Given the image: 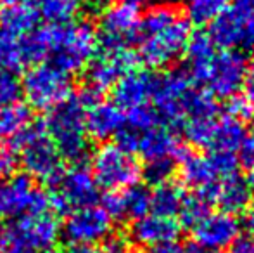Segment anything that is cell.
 Segmentation results:
<instances>
[{"mask_svg": "<svg viewBox=\"0 0 254 253\" xmlns=\"http://www.w3.org/2000/svg\"><path fill=\"white\" fill-rule=\"evenodd\" d=\"M49 194L26 173H12L0 180V219H19L28 213L47 212Z\"/></svg>", "mask_w": 254, "mask_h": 253, "instance_id": "obj_11", "label": "cell"}, {"mask_svg": "<svg viewBox=\"0 0 254 253\" xmlns=\"http://www.w3.org/2000/svg\"><path fill=\"white\" fill-rule=\"evenodd\" d=\"M246 182L249 184V187L254 189V167L249 169V173H248V179H246Z\"/></svg>", "mask_w": 254, "mask_h": 253, "instance_id": "obj_47", "label": "cell"}, {"mask_svg": "<svg viewBox=\"0 0 254 253\" xmlns=\"http://www.w3.org/2000/svg\"><path fill=\"white\" fill-rule=\"evenodd\" d=\"M253 113H254L253 106L249 104V101L246 97H237V95H234V97L228 99L227 115H230V116H234V118L244 122V120L251 118Z\"/></svg>", "mask_w": 254, "mask_h": 253, "instance_id": "obj_35", "label": "cell"}, {"mask_svg": "<svg viewBox=\"0 0 254 253\" xmlns=\"http://www.w3.org/2000/svg\"><path fill=\"white\" fill-rule=\"evenodd\" d=\"M26 66L21 47V37L0 28V71H19Z\"/></svg>", "mask_w": 254, "mask_h": 253, "instance_id": "obj_29", "label": "cell"}, {"mask_svg": "<svg viewBox=\"0 0 254 253\" xmlns=\"http://www.w3.org/2000/svg\"><path fill=\"white\" fill-rule=\"evenodd\" d=\"M185 52L189 61L187 73L209 95L230 99L244 87L248 63L239 51H216L209 35L197 33L194 37L190 35Z\"/></svg>", "mask_w": 254, "mask_h": 253, "instance_id": "obj_1", "label": "cell"}, {"mask_svg": "<svg viewBox=\"0 0 254 253\" xmlns=\"http://www.w3.org/2000/svg\"><path fill=\"white\" fill-rule=\"evenodd\" d=\"M64 253H102L101 248H97L95 245H76L69 243V247L64 250Z\"/></svg>", "mask_w": 254, "mask_h": 253, "instance_id": "obj_42", "label": "cell"}, {"mask_svg": "<svg viewBox=\"0 0 254 253\" xmlns=\"http://www.w3.org/2000/svg\"><path fill=\"white\" fill-rule=\"evenodd\" d=\"M137 58L130 49H101L87 64L88 85L99 92L114 87L121 77L135 70Z\"/></svg>", "mask_w": 254, "mask_h": 253, "instance_id": "obj_16", "label": "cell"}, {"mask_svg": "<svg viewBox=\"0 0 254 253\" xmlns=\"http://www.w3.org/2000/svg\"><path fill=\"white\" fill-rule=\"evenodd\" d=\"M0 253H33V252H30V250H24V248H21V247H14V245H7L5 243V248H3Z\"/></svg>", "mask_w": 254, "mask_h": 253, "instance_id": "obj_45", "label": "cell"}, {"mask_svg": "<svg viewBox=\"0 0 254 253\" xmlns=\"http://www.w3.org/2000/svg\"><path fill=\"white\" fill-rule=\"evenodd\" d=\"M102 243V253H131V240L123 234H107Z\"/></svg>", "mask_w": 254, "mask_h": 253, "instance_id": "obj_34", "label": "cell"}, {"mask_svg": "<svg viewBox=\"0 0 254 253\" xmlns=\"http://www.w3.org/2000/svg\"><path fill=\"white\" fill-rule=\"evenodd\" d=\"M12 144L19 153L21 165L26 170V175L40 179L51 186L64 172L63 156L59 155L42 123H30L24 130L14 135Z\"/></svg>", "mask_w": 254, "mask_h": 253, "instance_id": "obj_6", "label": "cell"}, {"mask_svg": "<svg viewBox=\"0 0 254 253\" xmlns=\"http://www.w3.org/2000/svg\"><path fill=\"white\" fill-rule=\"evenodd\" d=\"M61 236V226L51 212L28 213L10 224L3 231V241L7 245L21 247L30 252H49Z\"/></svg>", "mask_w": 254, "mask_h": 253, "instance_id": "obj_12", "label": "cell"}, {"mask_svg": "<svg viewBox=\"0 0 254 253\" xmlns=\"http://www.w3.org/2000/svg\"><path fill=\"white\" fill-rule=\"evenodd\" d=\"M38 17L40 16L31 2L12 3V5H5V9L0 14V28L17 37H24L37 28Z\"/></svg>", "mask_w": 254, "mask_h": 253, "instance_id": "obj_25", "label": "cell"}, {"mask_svg": "<svg viewBox=\"0 0 254 253\" xmlns=\"http://www.w3.org/2000/svg\"><path fill=\"white\" fill-rule=\"evenodd\" d=\"M3 231H5V229H3L2 222H0V243H2V241H3Z\"/></svg>", "mask_w": 254, "mask_h": 253, "instance_id": "obj_50", "label": "cell"}, {"mask_svg": "<svg viewBox=\"0 0 254 253\" xmlns=\"http://www.w3.org/2000/svg\"><path fill=\"white\" fill-rule=\"evenodd\" d=\"M21 87L28 104L37 109H51L71 95L69 75L52 66L51 63L35 64L31 70H28Z\"/></svg>", "mask_w": 254, "mask_h": 253, "instance_id": "obj_13", "label": "cell"}, {"mask_svg": "<svg viewBox=\"0 0 254 253\" xmlns=\"http://www.w3.org/2000/svg\"><path fill=\"white\" fill-rule=\"evenodd\" d=\"M44 253H52V252H44Z\"/></svg>", "mask_w": 254, "mask_h": 253, "instance_id": "obj_51", "label": "cell"}, {"mask_svg": "<svg viewBox=\"0 0 254 253\" xmlns=\"http://www.w3.org/2000/svg\"><path fill=\"white\" fill-rule=\"evenodd\" d=\"M99 199V184L92 170L76 163L64 170L59 179L51 184L49 203L57 213H69L76 208L95 205Z\"/></svg>", "mask_w": 254, "mask_h": 253, "instance_id": "obj_10", "label": "cell"}, {"mask_svg": "<svg viewBox=\"0 0 254 253\" xmlns=\"http://www.w3.org/2000/svg\"><path fill=\"white\" fill-rule=\"evenodd\" d=\"M138 7L128 2L109 5L101 17V33L97 35V47L128 49L138 38L140 30Z\"/></svg>", "mask_w": 254, "mask_h": 253, "instance_id": "obj_14", "label": "cell"}, {"mask_svg": "<svg viewBox=\"0 0 254 253\" xmlns=\"http://www.w3.org/2000/svg\"><path fill=\"white\" fill-rule=\"evenodd\" d=\"M209 205H211V201L204 194H201V192H194V194H190V196H184L180 210H178L182 226L194 229L204 217L209 213Z\"/></svg>", "mask_w": 254, "mask_h": 253, "instance_id": "obj_31", "label": "cell"}, {"mask_svg": "<svg viewBox=\"0 0 254 253\" xmlns=\"http://www.w3.org/2000/svg\"><path fill=\"white\" fill-rule=\"evenodd\" d=\"M216 47L232 49H254V23L237 14L234 9H227L220 17L211 23L207 33Z\"/></svg>", "mask_w": 254, "mask_h": 253, "instance_id": "obj_17", "label": "cell"}, {"mask_svg": "<svg viewBox=\"0 0 254 253\" xmlns=\"http://www.w3.org/2000/svg\"><path fill=\"white\" fill-rule=\"evenodd\" d=\"M135 151L140 153L145 162H152V160H175L177 162L182 158L185 149L177 134L164 123H159L142 132Z\"/></svg>", "mask_w": 254, "mask_h": 253, "instance_id": "obj_22", "label": "cell"}, {"mask_svg": "<svg viewBox=\"0 0 254 253\" xmlns=\"http://www.w3.org/2000/svg\"><path fill=\"white\" fill-rule=\"evenodd\" d=\"M33 3L38 16L47 23H69L74 19L80 2L78 0H28Z\"/></svg>", "mask_w": 254, "mask_h": 253, "instance_id": "obj_28", "label": "cell"}, {"mask_svg": "<svg viewBox=\"0 0 254 253\" xmlns=\"http://www.w3.org/2000/svg\"><path fill=\"white\" fill-rule=\"evenodd\" d=\"M180 162V177L185 186L201 192L211 203L214 201V192L223 180L237 175L239 160L234 153H209L194 155L185 151Z\"/></svg>", "mask_w": 254, "mask_h": 253, "instance_id": "obj_7", "label": "cell"}, {"mask_svg": "<svg viewBox=\"0 0 254 253\" xmlns=\"http://www.w3.org/2000/svg\"><path fill=\"white\" fill-rule=\"evenodd\" d=\"M228 253H254V233L248 231V233H239L235 240L228 245Z\"/></svg>", "mask_w": 254, "mask_h": 253, "instance_id": "obj_37", "label": "cell"}, {"mask_svg": "<svg viewBox=\"0 0 254 253\" xmlns=\"http://www.w3.org/2000/svg\"><path fill=\"white\" fill-rule=\"evenodd\" d=\"M178 234H180V224L173 217L152 212L133 220L130 229V240L131 243H137L140 247L154 248L157 245L177 241Z\"/></svg>", "mask_w": 254, "mask_h": 253, "instance_id": "obj_19", "label": "cell"}, {"mask_svg": "<svg viewBox=\"0 0 254 253\" xmlns=\"http://www.w3.org/2000/svg\"><path fill=\"white\" fill-rule=\"evenodd\" d=\"M151 101L154 111L164 125H184L199 116L216 115L213 95L199 88L187 71L173 70L156 78Z\"/></svg>", "mask_w": 254, "mask_h": 253, "instance_id": "obj_3", "label": "cell"}, {"mask_svg": "<svg viewBox=\"0 0 254 253\" xmlns=\"http://www.w3.org/2000/svg\"><path fill=\"white\" fill-rule=\"evenodd\" d=\"M113 219L102 206H83L69 212L63 226V233L69 243L95 245L111 234Z\"/></svg>", "mask_w": 254, "mask_h": 253, "instance_id": "obj_15", "label": "cell"}, {"mask_svg": "<svg viewBox=\"0 0 254 253\" xmlns=\"http://www.w3.org/2000/svg\"><path fill=\"white\" fill-rule=\"evenodd\" d=\"M102 208L109 213L113 220H137L151 210V192L147 187L137 184L123 189V192L111 191L109 194L104 196Z\"/></svg>", "mask_w": 254, "mask_h": 253, "instance_id": "obj_20", "label": "cell"}, {"mask_svg": "<svg viewBox=\"0 0 254 253\" xmlns=\"http://www.w3.org/2000/svg\"><path fill=\"white\" fill-rule=\"evenodd\" d=\"M251 215H249V222H251V226L254 227V201L251 203Z\"/></svg>", "mask_w": 254, "mask_h": 253, "instance_id": "obj_49", "label": "cell"}, {"mask_svg": "<svg viewBox=\"0 0 254 253\" xmlns=\"http://www.w3.org/2000/svg\"><path fill=\"white\" fill-rule=\"evenodd\" d=\"M239 162L244 167L251 169L254 167V128L246 132L244 139H242L241 146H239Z\"/></svg>", "mask_w": 254, "mask_h": 253, "instance_id": "obj_36", "label": "cell"}, {"mask_svg": "<svg viewBox=\"0 0 254 253\" xmlns=\"http://www.w3.org/2000/svg\"><path fill=\"white\" fill-rule=\"evenodd\" d=\"M190 24L173 5H154L140 21L138 58L149 68H166L185 54Z\"/></svg>", "mask_w": 254, "mask_h": 253, "instance_id": "obj_2", "label": "cell"}, {"mask_svg": "<svg viewBox=\"0 0 254 253\" xmlns=\"http://www.w3.org/2000/svg\"><path fill=\"white\" fill-rule=\"evenodd\" d=\"M92 173L99 187L123 191L138 182L142 169L133 153L118 144H104L92 156Z\"/></svg>", "mask_w": 254, "mask_h": 253, "instance_id": "obj_9", "label": "cell"}, {"mask_svg": "<svg viewBox=\"0 0 254 253\" xmlns=\"http://www.w3.org/2000/svg\"><path fill=\"white\" fill-rule=\"evenodd\" d=\"M127 2L135 7H142V5H154V3H157L159 0H127Z\"/></svg>", "mask_w": 254, "mask_h": 253, "instance_id": "obj_46", "label": "cell"}, {"mask_svg": "<svg viewBox=\"0 0 254 253\" xmlns=\"http://www.w3.org/2000/svg\"><path fill=\"white\" fill-rule=\"evenodd\" d=\"M78 2L83 3V5L90 10H104L109 5H113L114 0H78Z\"/></svg>", "mask_w": 254, "mask_h": 253, "instance_id": "obj_43", "label": "cell"}, {"mask_svg": "<svg viewBox=\"0 0 254 253\" xmlns=\"http://www.w3.org/2000/svg\"><path fill=\"white\" fill-rule=\"evenodd\" d=\"M23 95L21 80L12 71H0V108L17 102Z\"/></svg>", "mask_w": 254, "mask_h": 253, "instance_id": "obj_32", "label": "cell"}, {"mask_svg": "<svg viewBox=\"0 0 254 253\" xmlns=\"http://www.w3.org/2000/svg\"><path fill=\"white\" fill-rule=\"evenodd\" d=\"M149 253H185V248H182L177 241H171V243L157 245V247L151 248Z\"/></svg>", "mask_w": 254, "mask_h": 253, "instance_id": "obj_41", "label": "cell"}, {"mask_svg": "<svg viewBox=\"0 0 254 253\" xmlns=\"http://www.w3.org/2000/svg\"><path fill=\"white\" fill-rule=\"evenodd\" d=\"M251 187L244 179L239 175H234L230 179L223 180L218 186L214 192V203L221 206L223 212H228L232 215H239V213L246 212L253 203Z\"/></svg>", "mask_w": 254, "mask_h": 253, "instance_id": "obj_24", "label": "cell"}, {"mask_svg": "<svg viewBox=\"0 0 254 253\" xmlns=\"http://www.w3.org/2000/svg\"><path fill=\"white\" fill-rule=\"evenodd\" d=\"M185 135L194 146L207 149L209 153H234L239 149L246 135L244 122L230 115L199 116L185 122Z\"/></svg>", "mask_w": 254, "mask_h": 253, "instance_id": "obj_8", "label": "cell"}, {"mask_svg": "<svg viewBox=\"0 0 254 253\" xmlns=\"http://www.w3.org/2000/svg\"><path fill=\"white\" fill-rule=\"evenodd\" d=\"M125 123V113L114 102L97 101L87 109L85 128L87 135L97 141H106L118 134Z\"/></svg>", "mask_w": 254, "mask_h": 253, "instance_id": "obj_23", "label": "cell"}, {"mask_svg": "<svg viewBox=\"0 0 254 253\" xmlns=\"http://www.w3.org/2000/svg\"><path fill=\"white\" fill-rule=\"evenodd\" d=\"M3 5H12V3H19V2H24V0H0Z\"/></svg>", "mask_w": 254, "mask_h": 253, "instance_id": "obj_48", "label": "cell"}, {"mask_svg": "<svg viewBox=\"0 0 254 253\" xmlns=\"http://www.w3.org/2000/svg\"><path fill=\"white\" fill-rule=\"evenodd\" d=\"M156 75L142 70H131L114 85V104L123 111L145 106L152 97Z\"/></svg>", "mask_w": 254, "mask_h": 253, "instance_id": "obj_21", "label": "cell"}, {"mask_svg": "<svg viewBox=\"0 0 254 253\" xmlns=\"http://www.w3.org/2000/svg\"><path fill=\"white\" fill-rule=\"evenodd\" d=\"M230 0H184L187 17L195 24H209L228 9Z\"/></svg>", "mask_w": 254, "mask_h": 253, "instance_id": "obj_30", "label": "cell"}, {"mask_svg": "<svg viewBox=\"0 0 254 253\" xmlns=\"http://www.w3.org/2000/svg\"><path fill=\"white\" fill-rule=\"evenodd\" d=\"M175 172V160H152L145 162V177L152 184H161L170 180Z\"/></svg>", "mask_w": 254, "mask_h": 253, "instance_id": "obj_33", "label": "cell"}, {"mask_svg": "<svg viewBox=\"0 0 254 253\" xmlns=\"http://www.w3.org/2000/svg\"><path fill=\"white\" fill-rule=\"evenodd\" d=\"M16 163L17 160L14 156L12 149H9L7 146H0V180L12 175L14 169H16Z\"/></svg>", "mask_w": 254, "mask_h": 253, "instance_id": "obj_38", "label": "cell"}, {"mask_svg": "<svg viewBox=\"0 0 254 253\" xmlns=\"http://www.w3.org/2000/svg\"><path fill=\"white\" fill-rule=\"evenodd\" d=\"M184 196L185 194L182 192L180 187L177 184L170 182V180L156 184L154 191L151 192V210L154 213H159V215L175 217L178 215Z\"/></svg>", "mask_w": 254, "mask_h": 253, "instance_id": "obj_26", "label": "cell"}, {"mask_svg": "<svg viewBox=\"0 0 254 253\" xmlns=\"http://www.w3.org/2000/svg\"><path fill=\"white\" fill-rule=\"evenodd\" d=\"M185 253H223L221 250H216V248H209V247H202V245L192 243L190 247L185 250Z\"/></svg>", "mask_w": 254, "mask_h": 253, "instance_id": "obj_44", "label": "cell"}, {"mask_svg": "<svg viewBox=\"0 0 254 253\" xmlns=\"http://www.w3.org/2000/svg\"><path fill=\"white\" fill-rule=\"evenodd\" d=\"M31 123V111L23 102H12L0 108V139H12Z\"/></svg>", "mask_w": 254, "mask_h": 253, "instance_id": "obj_27", "label": "cell"}, {"mask_svg": "<svg viewBox=\"0 0 254 253\" xmlns=\"http://www.w3.org/2000/svg\"><path fill=\"white\" fill-rule=\"evenodd\" d=\"M195 238V243L209 248H221L228 247L241 233V224L237 215H232L228 212H216L207 213L206 217L192 229Z\"/></svg>", "mask_w": 254, "mask_h": 253, "instance_id": "obj_18", "label": "cell"}, {"mask_svg": "<svg viewBox=\"0 0 254 253\" xmlns=\"http://www.w3.org/2000/svg\"><path fill=\"white\" fill-rule=\"evenodd\" d=\"M244 90H246V99H248L249 104L253 106V111H254V58L251 64L248 66V71H246Z\"/></svg>", "mask_w": 254, "mask_h": 253, "instance_id": "obj_40", "label": "cell"}, {"mask_svg": "<svg viewBox=\"0 0 254 253\" xmlns=\"http://www.w3.org/2000/svg\"><path fill=\"white\" fill-rule=\"evenodd\" d=\"M87 106L76 94L67 95L47 109L42 127L56 144L63 160L81 163L88 156V135L85 128Z\"/></svg>", "mask_w": 254, "mask_h": 253, "instance_id": "obj_5", "label": "cell"}, {"mask_svg": "<svg viewBox=\"0 0 254 253\" xmlns=\"http://www.w3.org/2000/svg\"><path fill=\"white\" fill-rule=\"evenodd\" d=\"M38 28L47 45L51 64L67 75L83 70L97 52V33L87 21L47 23Z\"/></svg>", "mask_w": 254, "mask_h": 253, "instance_id": "obj_4", "label": "cell"}, {"mask_svg": "<svg viewBox=\"0 0 254 253\" xmlns=\"http://www.w3.org/2000/svg\"><path fill=\"white\" fill-rule=\"evenodd\" d=\"M232 9L237 14H241L244 19L254 23V0H234Z\"/></svg>", "mask_w": 254, "mask_h": 253, "instance_id": "obj_39", "label": "cell"}]
</instances>
